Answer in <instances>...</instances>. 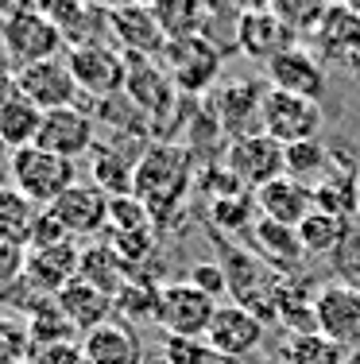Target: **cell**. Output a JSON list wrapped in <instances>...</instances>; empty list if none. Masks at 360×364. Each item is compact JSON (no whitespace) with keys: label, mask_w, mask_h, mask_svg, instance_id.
Listing matches in <instances>:
<instances>
[{"label":"cell","mask_w":360,"mask_h":364,"mask_svg":"<svg viewBox=\"0 0 360 364\" xmlns=\"http://www.w3.org/2000/svg\"><path fill=\"white\" fill-rule=\"evenodd\" d=\"M190 190V151H182L178 144H156L136 159L132 175V194L151 210V218H167L186 202Z\"/></svg>","instance_id":"obj_1"},{"label":"cell","mask_w":360,"mask_h":364,"mask_svg":"<svg viewBox=\"0 0 360 364\" xmlns=\"http://www.w3.org/2000/svg\"><path fill=\"white\" fill-rule=\"evenodd\" d=\"M12 186L20 190L23 198L39 205V210H50L66 190L78 182V163L62 159V155H50L43 147H23V151H12V171H8Z\"/></svg>","instance_id":"obj_2"},{"label":"cell","mask_w":360,"mask_h":364,"mask_svg":"<svg viewBox=\"0 0 360 364\" xmlns=\"http://www.w3.org/2000/svg\"><path fill=\"white\" fill-rule=\"evenodd\" d=\"M221 267H225V279H229L236 306L252 310L260 322L279 318V283H283L279 272H271L256 252H244L236 245L225 248V264Z\"/></svg>","instance_id":"obj_3"},{"label":"cell","mask_w":360,"mask_h":364,"mask_svg":"<svg viewBox=\"0 0 360 364\" xmlns=\"http://www.w3.org/2000/svg\"><path fill=\"white\" fill-rule=\"evenodd\" d=\"M163 66H167L170 82L178 93L198 97V93L217 90L221 74V47L209 36H186V39H167L163 47Z\"/></svg>","instance_id":"obj_4"},{"label":"cell","mask_w":360,"mask_h":364,"mask_svg":"<svg viewBox=\"0 0 360 364\" xmlns=\"http://www.w3.org/2000/svg\"><path fill=\"white\" fill-rule=\"evenodd\" d=\"M0 43H4V55L12 58V66L20 70V66L43 63V58H58L62 28L36 4L12 20H0Z\"/></svg>","instance_id":"obj_5"},{"label":"cell","mask_w":360,"mask_h":364,"mask_svg":"<svg viewBox=\"0 0 360 364\" xmlns=\"http://www.w3.org/2000/svg\"><path fill=\"white\" fill-rule=\"evenodd\" d=\"M322 124H325L322 101L295 97V93H283L268 85V93H263V132L271 140H279L283 147L310 144V140H318Z\"/></svg>","instance_id":"obj_6"},{"label":"cell","mask_w":360,"mask_h":364,"mask_svg":"<svg viewBox=\"0 0 360 364\" xmlns=\"http://www.w3.org/2000/svg\"><path fill=\"white\" fill-rule=\"evenodd\" d=\"M221 302L213 294L198 291L190 279L182 283H163L159 291V318L156 322L167 329V337H205L209 322Z\"/></svg>","instance_id":"obj_7"},{"label":"cell","mask_w":360,"mask_h":364,"mask_svg":"<svg viewBox=\"0 0 360 364\" xmlns=\"http://www.w3.org/2000/svg\"><path fill=\"white\" fill-rule=\"evenodd\" d=\"M74 70V82H78L82 93L97 101H113L124 93V82H128V58L120 55L116 47L109 43H89V47H70L66 55Z\"/></svg>","instance_id":"obj_8"},{"label":"cell","mask_w":360,"mask_h":364,"mask_svg":"<svg viewBox=\"0 0 360 364\" xmlns=\"http://www.w3.org/2000/svg\"><path fill=\"white\" fill-rule=\"evenodd\" d=\"M16 93L28 97L39 112H55V109H70L78 105V82H74V70L66 63V55L58 58H43V63L20 66L16 70Z\"/></svg>","instance_id":"obj_9"},{"label":"cell","mask_w":360,"mask_h":364,"mask_svg":"<svg viewBox=\"0 0 360 364\" xmlns=\"http://www.w3.org/2000/svg\"><path fill=\"white\" fill-rule=\"evenodd\" d=\"M225 171L233 175L240 186H268L276 182L283 171H287V147L279 140H271L268 132L244 136V140H233L225 151Z\"/></svg>","instance_id":"obj_10"},{"label":"cell","mask_w":360,"mask_h":364,"mask_svg":"<svg viewBox=\"0 0 360 364\" xmlns=\"http://www.w3.org/2000/svg\"><path fill=\"white\" fill-rule=\"evenodd\" d=\"M263 93H268V85H256V82H229L213 90L209 109L229 140H244V136L263 132Z\"/></svg>","instance_id":"obj_11"},{"label":"cell","mask_w":360,"mask_h":364,"mask_svg":"<svg viewBox=\"0 0 360 364\" xmlns=\"http://www.w3.org/2000/svg\"><path fill=\"white\" fill-rule=\"evenodd\" d=\"M36 147L78 163L82 155H93V147H97V120L78 105L43 112V128H39Z\"/></svg>","instance_id":"obj_12"},{"label":"cell","mask_w":360,"mask_h":364,"mask_svg":"<svg viewBox=\"0 0 360 364\" xmlns=\"http://www.w3.org/2000/svg\"><path fill=\"white\" fill-rule=\"evenodd\" d=\"M50 213H55V221L66 229L70 240L109 232V194L97 182H74V186L50 205Z\"/></svg>","instance_id":"obj_13"},{"label":"cell","mask_w":360,"mask_h":364,"mask_svg":"<svg viewBox=\"0 0 360 364\" xmlns=\"http://www.w3.org/2000/svg\"><path fill=\"white\" fill-rule=\"evenodd\" d=\"M314 314H318V333L337 341L341 349H356L360 345V287L353 283H325L314 299Z\"/></svg>","instance_id":"obj_14"},{"label":"cell","mask_w":360,"mask_h":364,"mask_svg":"<svg viewBox=\"0 0 360 364\" xmlns=\"http://www.w3.org/2000/svg\"><path fill=\"white\" fill-rule=\"evenodd\" d=\"M263 333H268V322H260L252 310L236 306V302H221L217 314H213V322H209L205 341H209L221 357L244 360L263 345Z\"/></svg>","instance_id":"obj_15"},{"label":"cell","mask_w":360,"mask_h":364,"mask_svg":"<svg viewBox=\"0 0 360 364\" xmlns=\"http://www.w3.org/2000/svg\"><path fill=\"white\" fill-rule=\"evenodd\" d=\"M109 39L124 58H159L167 47V31L159 28L151 4H136L109 16Z\"/></svg>","instance_id":"obj_16"},{"label":"cell","mask_w":360,"mask_h":364,"mask_svg":"<svg viewBox=\"0 0 360 364\" xmlns=\"http://www.w3.org/2000/svg\"><path fill=\"white\" fill-rule=\"evenodd\" d=\"M78 267H82L78 240L36 245V248H28V267H23V279H28V287H36L39 294H58L66 283L78 279Z\"/></svg>","instance_id":"obj_17"},{"label":"cell","mask_w":360,"mask_h":364,"mask_svg":"<svg viewBox=\"0 0 360 364\" xmlns=\"http://www.w3.org/2000/svg\"><path fill=\"white\" fill-rule=\"evenodd\" d=\"M268 85L283 93H295V97H310L322 101L325 97V66L318 55H310L306 47H290L279 58H271L268 66Z\"/></svg>","instance_id":"obj_18"},{"label":"cell","mask_w":360,"mask_h":364,"mask_svg":"<svg viewBox=\"0 0 360 364\" xmlns=\"http://www.w3.org/2000/svg\"><path fill=\"white\" fill-rule=\"evenodd\" d=\"M236 47L244 50L248 58H256V63H271V58H279L283 50L298 47V36L287 28V23L279 20L271 8H256V12H244L236 20Z\"/></svg>","instance_id":"obj_19"},{"label":"cell","mask_w":360,"mask_h":364,"mask_svg":"<svg viewBox=\"0 0 360 364\" xmlns=\"http://www.w3.org/2000/svg\"><path fill=\"white\" fill-rule=\"evenodd\" d=\"M175 82H170L163 58H128V82H124V97L132 101L140 112L148 117H163L167 105H175Z\"/></svg>","instance_id":"obj_20"},{"label":"cell","mask_w":360,"mask_h":364,"mask_svg":"<svg viewBox=\"0 0 360 364\" xmlns=\"http://www.w3.org/2000/svg\"><path fill=\"white\" fill-rule=\"evenodd\" d=\"M248 237H252V252L260 256L263 264L271 267V272H279V275H295L298 267H302L306 248H302V237H298V229L260 218V221L252 225V232H248Z\"/></svg>","instance_id":"obj_21"},{"label":"cell","mask_w":360,"mask_h":364,"mask_svg":"<svg viewBox=\"0 0 360 364\" xmlns=\"http://www.w3.org/2000/svg\"><path fill=\"white\" fill-rule=\"evenodd\" d=\"M256 205H260V218L298 229L314 210V190L302 186V182H295V178H287V175H279L276 182L256 190Z\"/></svg>","instance_id":"obj_22"},{"label":"cell","mask_w":360,"mask_h":364,"mask_svg":"<svg viewBox=\"0 0 360 364\" xmlns=\"http://www.w3.org/2000/svg\"><path fill=\"white\" fill-rule=\"evenodd\" d=\"M55 299H58V306H62V314L70 318V326L78 329V337L93 333V329L105 326V322H113L109 314H116L113 299H109L105 291H97L93 283H85V279L66 283V287L58 291Z\"/></svg>","instance_id":"obj_23"},{"label":"cell","mask_w":360,"mask_h":364,"mask_svg":"<svg viewBox=\"0 0 360 364\" xmlns=\"http://www.w3.org/2000/svg\"><path fill=\"white\" fill-rule=\"evenodd\" d=\"M85 353H89V364H143L148 353H143V341L128 322H105L93 333L82 337Z\"/></svg>","instance_id":"obj_24"},{"label":"cell","mask_w":360,"mask_h":364,"mask_svg":"<svg viewBox=\"0 0 360 364\" xmlns=\"http://www.w3.org/2000/svg\"><path fill=\"white\" fill-rule=\"evenodd\" d=\"M39 218H43V210L31 198H23L12 182L0 186V240H8L16 248H31Z\"/></svg>","instance_id":"obj_25"},{"label":"cell","mask_w":360,"mask_h":364,"mask_svg":"<svg viewBox=\"0 0 360 364\" xmlns=\"http://www.w3.org/2000/svg\"><path fill=\"white\" fill-rule=\"evenodd\" d=\"M78 279L93 283L97 291H105L109 299H116L120 291L128 287V279H132V272H128L124 264H120V256L109 248V240H97V245L82 248V267H78Z\"/></svg>","instance_id":"obj_26"},{"label":"cell","mask_w":360,"mask_h":364,"mask_svg":"<svg viewBox=\"0 0 360 364\" xmlns=\"http://www.w3.org/2000/svg\"><path fill=\"white\" fill-rule=\"evenodd\" d=\"M298 237H302L306 256H325L333 259L341 245L353 237V218H341V213H325V210H310V218L298 225Z\"/></svg>","instance_id":"obj_27"},{"label":"cell","mask_w":360,"mask_h":364,"mask_svg":"<svg viewBox=\"0 0 360 364\" xmlns=\"http://www.w3.org/2000/svg\"><path fill=\"white\" fill-rule=\"evenodd\" d=\"M39 128H43V112L31 105L28 97H8L0 105V144L8 151H23V147H36L39 140Z\"/></svg>","instance_id":"obj_28"},{"label":"cell","mask_w":360,"mask_h":364,"mask_svg":"<svg viewBox=\"0 0 360 364\" xmlns=\"http://www.w3.org/2000/svg\"><path fill=\"white\" fill-rule=\"evenodd\" d=\"M28 329L36 349H47V345H58V341H78V329L62 314L55 294H36V302L28 306Z\"/></svg>","instance_id":"obj_29"},{"label":"cell","mask_w":360,"mask_h":364,"mask_svg":"<svg viewBox=\"0 0 360 364\" xmlns=\"http://www.w3.org/2000/svg\"><path fill=\"white\" fill-rule=\"evenodd\" d=\"M156 12L159 28L167 31V39H186V36H205V0H148Z\"/></svg>","instance_id":"obj_30"},{"label":"cell","mask_w":360,"mask_h":364,"mask_svg":"<svg viewBox=\"0 0 360 364\" xmlns=\"http://www.w3.org/2000/svg\"><path fill=\"white\" fill-rule=\"evenodd\" d=\"M314 36H318V43L329 50V55L353 58L360 50V12L349 8V4H333L329 16L322 20V28L314 31Z\"/></svg>","instance_id":"obj_31"},{"label":"cell","mask_w":360,"mask_h":364,"mask_svg":"<svg viewBox=\"0 0 360 364\" xmlns=\"http://www.w3.org/2000/svg\"><path fill=\"white\" fill-rule=\"evenodd\" d=\"M287 178H295V182H302V186H322L325 178L333 175L329 171V151L318 144V140H310V144H290L287 147V171H283Z\"/></svg>","instance_id":"obj_32"},{"label":"cell","mask_w":360,"mask_h":364,"mask_svg":"<svg viewBox=\"0 0 360 364\" xmlns=\"http://www.w3.org/2000/svg\"><path fill=\"white\" fill-rule=\"evenodd\" d=\"M345 353L349 349H341L325 333H298L287 341L283 357H287V364H345Z\"/></svg>","instance_id":"obj_33"},{"label":"cell","mask_w":360,"mask_h":364,"mask_svg":"<svg viewBox=\"0 0 360 364\" xmlns=\"http://www.w3.org/2000/svg\"><path fill=\"white\" fill-rule=\"evenodd\" d=\"M268 8L298 36V31H318L322 28V20L333 8V0H271Z\"/></svg>","instance_id":"obj_34"},{"label":"cell","mask_w":360,"mask_h":364,"mask_svg":"<svg viewBox=\"0 0 360 364\" xmlns=\"http://www.w3.org/2000/svg\"><path fill=\"white\" fill-rule=\"evenodd\" d=\"M159 291L163 287H156V283H148V279H128V287L113 299V306L120 310L124 318H136V322H143V318H151L156 322L159 318Z\"/></svg>","instance_id":"obj_35"},{"label":"cell","mask_w":360,"mask_h":364,"mask_svg":"<svg viewBox=\"0 0 360 364\" xmlns=\"http://www.w3.org/2000/svg\"><path fill=\"white\" fill-rule=\"evenodd\" d=\"M36 353V341H31L28 318H16L8 310H0V364H23Z\"/></svg>","instance_id":"obj_36"},{"label":"cell","mask_w":360,"mask_h":364,"mask_svg":"<svg viewBox=\"0 0 360 364\" xmlns=\"http://www.w3.org/2000/svg\"><path fill=\"white\" fill-rule=\"evenodd\" d=\"M314 210L341 213V218H353V213H360L356 178H337V175H329L322 186H314Z\"/></svg>","instance_id":"obj_37"},{"label":"cell","mask_w":360,"mask_h":364,"mask_svg":"<svg viewBox=\"0 0 360 364\" xmlns=\"http://www.w3.org/2000/svg\"><path fill=\"white\" fill-rule=\"evenodd\" d=\"M156 229H136V232H109V248L120 256V264L128 267V272H140L143 264L151 259V252H156Z\"/></svg>","instance_id":"obj_38"},{"label":"cell","mask_w":360,"mask_h":364,"mask_svg":"<svg viewBox=\"0 0 360 364\" xmlns=\"http://www.w3.org/2000/svg\"><path fill=\"white\" fill-rule=\"evenodd\" d=\"M136 229H156L151 210L136 194H113L109 198V232H136Z\"/></svg>","instance_id":"obj_39"},{"label":"cell","mask_w":360,"mask_h":364,"mask_svg":"<svg viewBox=\"0 0 360 364\" xmlns=\"http://www.w3.org/2000/svg\"><path fill=\"white\" fill-rule=\"evenodd\" d=\"M163 360L167 364H236V360L221 357L205 337H167Z\"/></svg>","instance_id":"obj_40"},{"label":"cell","mask_w":360,"mask_h":364,"mask_svg":"<svg viewBox=\"0 0 360 364\" xmlns=\"http://www.w3.org/2000/svg\"><path fill=\"white\" fill-rule=\"evenodd\" d=\"M333 264H337L341 283H353V287H360V232L356 229H353V237H349L345 245L333 252Z\"/></svg>","instance_id":"obj_41"},{"label":"cell","mask_w":360,"mask_h":364,"mask_svg":"<svg viewBox=\"0 0 360 364\" xmlns=\"http://www.w3.org/2000/svg\"><path fill=\"white\" fill-rule=\"evenodd\" d=\"M186 279H190L198 291L213 294V299H221V294L229 291V279H225V267H221V264H194Z\"/></svg>","instance_id":"obj_42"},{"label":"cell","mask_w":360,"mask_h":364,"mask_svg":"<svg viewBox=\"0 0 360 364\" xmlns=\"http://www.w3.org/2000/svg\"><path fill=\"white\" fill-rule=\"evenodd\" d=\"M36 364H89V353H85V345L78 337V341H58V345L39 349Z\"/></svg>","instance_id":"obj_43"},{"label":"cell","mask_w":360,"mask_h":364,"mask_svg":"<svg viewBox=\"0 0 360 364\" xmlns=\"http://www.w3.org/2000/svg\"><path fill=\"white\" fill-rule=\"evenodd\" d=\"M23 267H28V248L0 240V287H12L16 279H23Z\"/></svg>","instance_id":"obj_44"},{"label":"cell","mask_w":360,"mask_h":364,"mask_svg":"<svg viewBox=\"0 0 360 364\" xmlns=\"http://www.w3.org/2000/svg\"><path fill=\"white\" fill-rule=\"evenodd\" d=\"M97 12L113 16V12H124V8H136V4H148V0H89Z\"/></svg>","instance_id":"obj_45"},{"label":"cell","mask_w":360,"mask_h":364,"mask_svg":"<svg viewBox=\"0 0 360 364\" xmlns=\"http://www.w3.org/2000/svg\"><path fill=\"white\" fill-rule=\"evenodd\" d=\"M36 8V0H0V20H12V16Z\"/></svg>","instance_id":"obj_46"},{"label":"cell","mask_w":360,"mask_h":364,"mask_svg":"<svg viewBox=\"0 0 360 364\" xmlns=\"http://www.w3.org/2000/svg\"><path fill=\"white\" fill-rule=\"evenodd\" d=\"M8 97H16V70H8V66L0 63V105H4Z\"/></svg>","instance_id":"obj_47"},{"label":"cell","mask_w":360,"mask_h":364,"mask_svg":"<svg viewBox=\"0 0 360 364\" xmlns=\"http://www.w3.org/2000/svg\"><path fill=\"white\" fill-rule=\"evenodd\" d=\"M345 364H360V345H356V349H349V353H345Z\"/></svg>","instance_id":"obj_48"},{"label":"cell","mask_w":360,"mask_h":364,"mask_svg":"<svg viewBox=\"0 0 360 364\" xmlns=\"http://www.w3.org/2000/svg\"><path fill=\"white\" fill-rule=\"evenodd\" d=\"M356 202H360V171H356Z\"/></svg>","instance_id":"obj_49"},{"label":"cell","mask_w":360,"mask_h":364,"mask_svg":"<svg viewBox=\"0 0 360 364\" xmlns=\"http://www.w3.org/2000/svg\"><path fill=\"white\" fill-rule=\"evenodd\" d=\"M23 364H36V360H23Z\"/></svg>","instance_id":"obj_50"}]
</instances>
